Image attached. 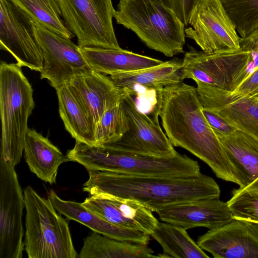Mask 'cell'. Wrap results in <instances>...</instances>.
I'll return each instance as SVG.
<instances>
[{
  "instance_id": "cell-1",
  "label": "cell",
  "mask_w": 258,
  "mask_h": 258,
  "mask_svg": "<svg viewBox=\"0 0 258 258\" xmlns=\"http://www.w3.org/2000/svg\"><path fill=\"white\" fill-rule=\"evenodd\" d=\"M155 111L167 137L205 162L216 176L239 184L226 153L204 111L197 88L183 82L156 91Z\"/></svg>"
},
{
  "instance_id": "cell-2",
  "label": "cell",
  "mask_w": 258,
  "mask_h": 258,
  "mask_svg": "<svg viewBox=\"0 0 258 258\" xmlns=\"http://www.w3.org/2000/svg\"><path fill=\"white\" fill-rule=\"evenodd\" d=\"M83 190L90 195L107 194L136 200L152 212L170 205L203 199H219L220 187L212 177L137 175L88 170Z\"/></svg>"
},
{
  "instance_id": "cell-3",
  "label": "cell",
  "mask_w": 258,
  "mask_h": 258,
  "mask_svg": "<svg viewBox=\"0 0 258 258\" xmlns=\"http://www.w3.org/2000/svg\"><path fill=\"white\" fill-rule=\"evenodd\" d=\"M70 161L88 170H101L137 175L196 176L201 174L198 162L178 152L159 157L124 151L110 144L91 146L76 141L66 155Z\"/></svg>"
},
{
  "instance_id": "cell-4",
  "label": "cell",
  "mask_w": 258,
  "mask_h": 258,
  "mask_svg": "<svg viewBox=\"0 0 258 258\" xmlns=\"http://www.w3.org/2000/svg\"><path fill=\"white\" fill-rule=\"evenodd\" d=\"M22 67L17 62L0 64V156L14 167L20 162L35 106L32 87Z\"/></svg>"
},
{
  "instance_id": "cell-5",
  "label": "cell",
  "mask_w": 258,
  "mask_h": 258,
  "mask_svg": "<svg viewBox=\"0 0 258 258\" xmlns=\"http://www.w3.org/2000/svg\"><path fill=\"white\" fill-rule=\"evenodd\" d=\"M114 18L150 49L167 57L183 52L185 25L161 0H120Z\"/></svg>"
},
{
  "instance_id": "cell-6",
  "label": "cell",
  "mask_w": 258,
  "mask_h": 258,
  "mask_svg": "<svg viewBox=\"0 0 258 258\" xmlns=\"http://www.w3.org/2000/svg\"><path fill=\"white\" fill-rule=\"evenodd\" d=\"M26 209L24 247L29 258H76L68 222L50 200L30 186L24 190Z\"/></svg>"
},
{
  "instance_id": "cell-7",
  "label": "cell",
  "mask_w": 258,
  "mask_h": 258,
  "mask_svg": "<svg viewBox=\"0 0 258 258\" xmlns=\"http://www.w3.org/2000/svg\"><path fill=\"white\" fill-rule=\"evenodd\" d=\"M255 69L251 52L241 47L207 52L189 46L182 59L181 71L184 79L197 80L233 91Z\"/></svg>"
},
{
  "instance_id": "cell-8",
  "label": "cell",
  "mask_w": 258,
  "mask_h": 258,
  "mask_svg": "<svg viewBox=\"0 0 258 258\" xmlns=\"http://www.w3.org/2000/svg\"><path fill=\"white\" fill-rule=\"evenodd\" d=\"M67 27L80 47L120 49L112 24L111 0H58Z\"/></svg>"
},
{
  "instance_id": "cell-9",
  "label": "cell",
  "mask_w": 258,
  "mask_h": 258,
  "mask_svg": "<svg viewBox=\"0 0 258 258\" xmlns=\"http://www.w3.org/2000/svg\"><path fill=\"white\" fill-rule=\"evenodd\" d=\"M35 23L12 0H0L1 48L10 52L19 65L40 73L43 56Z\"/></svg>"
},
{
  "instance_id": "cell-10",
  "label": "cell",
  "mask_w": 258,
  "mask_h": 258,
  "mask_svg": "<svg viewBox=\"0 0 258 258\" xmlns=\"http://www.w3.org/2000/svg\"><path fill=\"white\" fill-rule=\"evenodd\" d=\"M24 195L15 167L0 156V258H22Z\"/></svg>"
},
{
  "instance_id": "cell-11",
  "label": "cell",
  "mask_w": 258,
  "mask_h": 258,
  "mask_svg": "<svg viewBox=\"0 0 258 258\" xmlns=\"http://www.w3.org/2000/svg\"><path fill=\"white\" fill-rule=\"evenodd\" d=\"M192 27L185 36L194 40L202 51L212 52L238 49L241 37L221 0H202L189 21Z\"/></svg>"
},
{
  "instance_id": "cell-12",
  "label": "cell",
  "mask_w": 258,
  "mask_h": 258,
  "mask_svg": "<svg viewBox=\"0 0 258 258\" xmlns=\"http://www.w3.org/2000/svg\"><path fill=\"white\" fill-rule=\"evenodd\" d=\"M35 29L43 56L40 78L48 80L55 89L69 83L75 76L90 68L80 47L70 38L36 22Z\"/></svg>"
},
{
  "instance_id": "cell-13",
  "label": "cell",
  "mask_w": 258,
  "mask_h": 258,
  "mask_svg": "<svg viewBox=\"0 0 258 258\" xmlns=\"http://www.w3.org/2000/svg\"><path fill=\"white\" fill-rule=\"evenodd\" d=\"M122 103L128 129L116 142L110 143L124 151L159 157H169L178 152L174 149L158 121L139 110L131 93L126 89Z\"/></svg>"
},
{
  "instance_id": "cell-14",
  "label": "cell",
  "mask_w": 258,
  "mask_h": 258,
  "mask_svg": "<svg viewBox=\"0 0 258 258\" xmlns=\"http://www.w3.org/2000/svg\"><path fill=\"white\" fill-rule=\"evenodd\" d=\"M203 106L241 131L258 138V97L194 80Z\"/></svg>"
},
{
  "instance_id": "cell-15",
  "label": "cell",
  "mask_w": 258,
  "mask_h": 258,
  "mask_svg": "<svg viewBox=\"0 0 258 258\" xmlns=\"http://www.w3.org/2000/svg\"><path fill=\"white\" fill-rule=\"evenodd\" d=\"M82 204L112 224L149 235L159 222L150 210L134 199L99 194L91 195Z\"/></svg>"
},
{
  "instance_id": "cell-16",
  "label": "cell",
  "mask_w": 258,
  "mask_h": 258,
  "mask_svg": "<svg viewBox=\"0 0 258 258\" xmlns=\"http://www.w3.org/2000/svg\"><path fill=\"white\" fill-rule=\"evenodd\" d=\"M197 243L215 258H258V237L242 220L209 229Z\"/></svg>"
},
{
  "instance_id": "cell-17",
  "label": "cell",
  "mask_w": 258,
  "mask_h": 258,
  "mask_svg": "<svg viewBox=\"0 0 258 258\" xmlns=\"http://www.w3.org/2000/svg\"><path fill=\"white\" fill-rule=\"evenodd\" d=\"M160 219L185 229L203 227L212 229L234 218L227 202L219 199H203L165 207L156 212Z\"/></svg>"
},
{
  "instance_id": "cell-18",
  "label": "cell",
  "mask_w": 258,
  "mask_h": 258,
  "mask_svg": "<svg viewBox=\"0 0 258 258\" xmlns=\"http://www.w3.org/2000/svg\"><path fill=\"white\" fill-rule=\"evenodd\" d=\"M68 84L95 126L104 113L121 99L125 91L117 87L110 77L90 68L75 76Z\"/></svg>"
},
{
  "instance_id": "cell-19",
  "label": "cell",
  "mask_w": 258,
  "mask_h": 258,
  "mask_svg": "<svg viewBox=\"0 0 258 258\" xmlns=\"http://www.w3.org/2000/svg\"><path fill=\"white\" fill-rule=\"evenodd\" d=\"M215 133L230 161L239 187H246L258 177V138L239 130L227 135Z\"/></svg>"
},
{
  "instance_id": "cell-20",
  "label": "cell",
  "mask_w": 258,
  "mask_h": 258,
  "mask_svg": "<svg viewBox=\"0 0 258 258\" xmlns=\"http://www.w3.org/2000/svg\"><path fill=\"white\" fill-rule=\"evenodd\" d=\"M48 198L59 214L87 226L93 231L118 240L149 243L150 235L112 224L85 208L82 203L60 199L53 190L49 191Z\"/></svg>"
},
{
  "instance_id": "cell-21",
  "label": "cell",
  "mask_w": 258,
  "mask_h": 258,
  "mask_svg": "<svg viewBox=\"0 0 258 258\" xmlns=\"http://www.w3.org/2000/svg\"><path fill=\"white\" fill-rule=\"evenodd\" d=\"M80 49L89 67L106 75L141 70L163 62L122 48L84 47Z\"/></svg>"
},
{
  "instance_id": "cell-22",
  "label": "cell",
  "mask_w": 258,
  "mask_h": 258,
  "mask_svg": "<svg viewBox=\"0 0 258 258\" xmlns=\"http://www.w3.org/2000/svg\"><path fill=\"white\" fill-rule=\"evenodd\" d=\"M24 151L31 171L50 184L56 182L59 166L69 161L47 138L32 128L28 130Z\"/></svg>"
},
{
  "instance_id": "cell-23",
  "label": "cell",
  "mask_w": 258,
  "mask_h": 258,
  "mask_svg": "<svg viewBox=\"0 0 258 258\" xmlns=\"http://www.w3.org/2000/svg\"><path fill=\"white\" fill-rule=\"evenodd\" d=\"M182 64V60L174 58L154 67L115 73L110 75V77L117 87L126 89L132 94L136 86L157 91L165 87L183 82Z\"/></svg>"
},
{
  "instance_id": "cell-24",
  "label": "cell",
  "mask_w": 258,
  "mask_h": 258,
  "mask_svg": "<svg viewBox=\"0 0 258 258\" xmlns=\"http://www.w3.org/2000/svg\"><path fill=\"white\" fill-rule=\"evenodd\" d=\"M55 90L59 115L66 130L76 141L95 145V124L77 95L68 83Z\"/></svg>"
},
{
  "instance_id": "cell-25",
  "label": "cell",
  "mask_w": 258,
  "mask_h": 258,
  "mask_svg": "<svg viewBox=\"0 0 258 258\" xmlns=\"http://www.w3.org/2000/svg\"><path fill=\"white\" fill-rule=\"evenodd\" d=\"M79 258H151L154 254L148 244L112 238L93 231L84 239Z\"/></svg>"
},
{
  "instance_id": "cell-26",
  "label": "cell",
  "mask_w": 258,
  "mask_h": 258,
  "mask_svg": "<svg viewBox=\"0 0 258 258\" xmlns=\"http://www.w3.org/2000/svg\"><path fill=\"white\" fill-rule=\"evenodd\" d=\"M151 236L161 246L160 257L208 258L209 256L189 236L183 227L158 222Z\"/></svg>"
},
{
  "instance_id": "cell-27",
  "label": "cell",
  "mask_w": 258,
  "mask_h": 258,
  "mask_svg": "<svg viewBox=\"0 0 258 258\" xmlns=\"http://www.w3.org/2000/svg\"><path fill=\"white\" fill-rule=\"evenodd\" d=\"M34 20L47 29L70 39L74 34L62 18L58 0H12Z\"/></svg>"
},
{
  "instance_id": "cell-28",
  "label": "cell",
  "mask_w": 258,
  "mask_h": 258,
  "mask_svg": "<svg viewBox=\"0 0 258 258\" xmlns=\"http://www.w3.org/2000/svg\"><path fill=\"white\" fill-rule=\"evenodd\" d=\"M122 97L104 113L96 124L95 145L116 142L128 130V122L123 106Z\"/></svg>"
},
{
  "instance_id": "cell-29",
  "label": "cell",
  "mask_w": 258,
  "mask_h": 258,
  "mask_svg": "<svg viewBox=\"0 0 258 258\" xmlns=\"http://www.w3.org/2000/svg\"><path fill=\"white\" fill-rule=\"evenodd\" d=\"M242 38L258 32V0H221Z\"/></svg>"
},
{
  "instance_id": "cell-30",
  "label": "cell",
  "mask_w": 258,
  "mask_h": 258,
  "mask_svg": "<svg viewBox=\"0 0 258 258\" xmlns=\"http://www.w3.org/2000/svg\"><path fill=\"white\" fill-rule=\"evenodd\" d=\"M231 193L227 204L233 218L258 222V196L250 195L239 187L233 189Z\"/></svg>"
},
{
  "instance_id": "cell-31",
  "label": "cell",
  "mask_w": 258,
  "mask_h": 258,
  "mask_svg": "<svg viewBox=\"0 0 258 258\" xmlns=\"http://www.w3.org/2000/svg\"><path fill=\"white\" fill-rule=\"evenodd\" d=\"M177 16L179 20L185 25L189 21L193 11L202 0H161Z\"/></svg>"
},
{
  "instance_id": "cell-32",
  "label": "cell",
  "mask_w": 258,
  "mask_h": 258,
  "mask_svg": "<svg viewBox=\"0 0 258 258\" xmlns=\"http://www.w3.org/2000/svg\"><path fill=\"white\" fill-rule=\"evenodd\" d=\"M204 114L215 132L227 135L237 130L233 126L221 117L203 107Z\"/></svg>"
},
{
  "instance_id": "cell-33",
  "label": "cell",
  "mask_w": 258,
  "mask_h": 258,
  "mask_svg": "<svg viewBox=\"0 0 258 258\" xmlns=\"http://www.w3.org/2000/svg\"><path fill=\"white\" fill-rule=\"evenodd\" d=\"M234 91L258 97V67Z\"/></svg>"
},
{
  "instance_id": "cell-34",
  "label": "cell",
  "mask_w": 258,
  "mask_h": 258,
  "mask_svg": "<svg viewBox=\"0 0 258 258\" xmlns=\"http://www.w3.org/2000/svg\"><path fill=\"white\" fill-rule=\"evenodd\" d=\"M240 45L241 48L248 51L258 48V32L247 38H241Z\"/></svg>"
},
{
  "instance_id": "cell-35",
  "label": "cell",
  "mask_w": 258,
  "mask_h": 258,
  "mask_svg": "<svg viewBox=\"0 0 258 258\" xmlns=\"http://www.w3.org/2000/svg\"><path fill=\"white\" fill-rule=\"evenodd\" d=\"M242 188L250 195L258 196V177L250 184Z\"/></svg>"
},
{
  "instance_id": "cell-36",
  "label": "cell",
  "mask_w": 258,
  "mask_h": 258,
  "mask_svg": "<svg viewBox=\"0 0 258 258\" xmlns=\"http://www.w3.org/2000/svg\"><path fill=\"white\" fill-rule=\"evenodd\" d=\"M243 220L258 237V222L250 220Z\"/></svg>"
}]
</instances>
